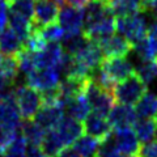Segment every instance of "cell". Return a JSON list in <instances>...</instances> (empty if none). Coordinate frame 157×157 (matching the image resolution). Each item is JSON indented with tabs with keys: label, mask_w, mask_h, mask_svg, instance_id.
<instances>
[{
	"label": "cell",
	"mask_w": 157,
	"mask_h": 157,
	"mask_svg": "<svg viewBox=\"0 0 157 157\" xmlns=\"http://www.w3.org/2000/svg\"><path fill=\"white\" fill-rule=\"evenodd\" d=\"M147 92V85L139 78L136 73H132L124 80L119 81L113 89V96L118 104L135 105Z\"/></svg>",
	"instance_id": "obj_2"
},
{
	"label": "cell",
	"mask_w": 157,
	"mask_h": 157,
	"mask_svg": "<svg viewBox=\"0 0 157 157\" xmlns=\"http://www.w3.org/2000/svg\"><path fill=\"white\" fill-rule=\"evenodd\" d=\"M135 157H136V156H135Z\"/></svg>",
	"instance_id": "obj_48"
},
{
	"label": "cell",
	"mask_w": 157,
	"mask_h": 157,
	"mask_svg": "<svg viewBox=\"0 0 157 157\" xmlns=\"http://www.w3.org/2000/svg\"><path fill=\"white\" fill-rule=\"evenodd\" d=\"M60 72L58 68H36L26 76V84L39 93L58 88L60 82Z\"/></svg>",
	"instance_id": "obj_6"
},
{
	"label": "cell",
	"mask_w": 157,
	"mask_h": 157,
	"mask_svg": "<svg viewBox=\"0 0 157 157\" xmlns=\"http://www.w3.org/2000/svg\"><path fill=\"white\" fill-rule=\"evenodd\" d=\"M107 119H109L111 127L114 128H126V127L134 126V123L137 119L136 111L131 105L124 104H114L111 110L107 114Z\"/></svg>",
	"instance_id": "obj_15"
},
{
	"label": "cell",
	"mask_w": 157,
	"mask_h": 157,
	"mask_svg": "<svg viewBox=\"0 0 157 157\" xmlns=\"http://www.w3.org/2000/svg\"><path fill=\"white\" fill-rule=\"evenodd\" d=\"M148 13L152 14V17L157 18V0H151L147 6V9H145Z\"/></svg>",
	"instance_id": "obj_40"
},
{
	"label": "cell",
	"mask_w": 157,
	"mask_h": 157,
	"mask_svg": "<svg viewBox=\"0 0 157 157\" xmlns=\"http://www.w3.org/2000/svg\"><path fill=\"white\" fill-rule=\"evenodd\" d=\"M156 119H157V117H156Z\"/></svg>",
	"instance_id": "obj_47"
},
{
	"label": "cell",
	"mask_w": 157,
	"mask_h": 157,
	"mask_svg": "<svg viewBox=\"0 0 157 157\" xmlns=\"http://www.w3.org/2000/svg\"><path fill=\"white\" fill-rule=\"evenodd\" d=\"M148 36L157 41V18H155L153 21L149 24V28H148Z\"/></svg>",
	"instance_id": "obj_42"
},
{
	"label": "cell",
	"mask_w": 157,
	"mask_h": 157,
	"mask_svg": "<svg viewBox=\"0 0 157 157\" xmlns=\"http://www.w3.org/2000/svg\"><path fill=\"white\" fill-rule=\"evenodd\" d=\"M98 45H100L102 52H104L105 59L115 58V56H126L134 48V46L123 36H121L119 33L111 34L110 37L98 42Z\"/></svg>",
	"instance_id": "obj_14"
},
{
	"label": "cell",
	"mask_w": 157,
	"mask_h": 157,
	"mask_svg": "<svg viewBox=\"0 0 157 157\" xmlns=\"http://www.w3.org/2000/svg\"><path fill=\"white\" fill-rule=\"evenodd\" d=\"M14 100L18 106L24 119H33L37 111L43 105L41 93L28 84L16 85L14 88Z\"/></svg>",
	"instance_id": "obj_3"
},
{
	"label": "cell",
	"mask_w": 157,
	"mask_h": 157,
	"mask_svg": "<svg viewBox=\"0 0 157 157\" xmlns=\"http://www.w3.org/2000/svg\"><path fill=\"white\" fill-rule=\"evenodd\" d=\"M21 126V113L14 100V93L7 96L0 102V127L8 130H18Z\"/></svg>",
	"instance_id": "obj_12"
},
{
	"label": "cell",
	"mask_w": 157,
	"mask_h": 157,
	"mask_svg": "<svg viewBox=\"0 0 157 157\" xmlns=\"http://www.w3.org/2000/svg\"><path fill=\"white\" fill-rule=\"evenodd\" d=\"M101 71L113 85H117L119 81L124 80L134 73V66L132 63L124 56H115V58H106L101 63Z\"/></svg>",
	"instance_id": "obj_5"
},
{
	"label": "cell",
	"mask_w": 157,
	"mask_h": 157,
	"mask_svg": "<svg viewBox=\"0 0 157 157\" xmlns=\"http://www.w3.org/2000/svg\"><path fill=\"white\" fill-rule=\"evenodd\" d=\"M63 107H64V111L68 114V117H71L78 122H84L85 118L90 113V106L85 97V93L66 101Z\"/></svg>",
	"instance_id": "obj_19"
},
{
	"label": "cell",
	"mask_w": 157,
	"mask_h": 157,
	"mask_svg": "<svg viewBox=\"0 0 157 157\" xmlns=\"http://www.w3.org/2000/svg\"><path fill=\"white\" fill-rule=\"evenodd\" d=\"M64 107H63L59 102L56 104H50L41 106V109L37 111L33 119L42 127L45 131L48 130H55L64 118Z\"/></svg>",
	"instance_id": "obj_8"
},
{
	"label": "cell",
	"mask_w": 157,
	"mask_h": 157,
	"mask_svg": "<svg viewBox=\"0 0 157 157\" xmlns=\"http://www.w3.org/2000/svg\"><path fill=\"white\" fill-rule=\"evenodd\" d=\"M64 50L59 42H46L41 50L34 52L37 68H58Z\"/></svg>",
	"instance_id": "obj_10"
},
{
	"label": "cell",
	"mask_w": 157,
	"mask_h": 157,
	"mask_svg": "<svg viewBox=\"0 0 157 157\" xmlns=\"http://www.w3.org/2000/svg\"><path fill=\"white\" fill-rule=\"evenodd\" d=\"M8 24H9V28H11L18 36V38L22 41V43L26 41V38L30 36L32 32L34 30L33 21H29V20L18 16V14L11 13V12L8 13Z\"/></svg>",
	"instance_id": "obj_26"
},
{
	"label": "cell",
	"mask_w": 157,
	"mask_h": 157,
	"mask_svg": "<svg viewBox=\"0 0 157 157\" xmlns=\"http://www.w3.org/2000/svg\"><path fill=\"white\" fill-rule=\"evenodd\" d=\"M3 98H4V97H3V94H2V93H0V102L3 101Z\"/></svg>",
	"instance_id": "obj_45"
},
{
	"label": "cell",
	"mask_w": 157,
	"mask_h": 157,
	"mask_svg": "<svg viewBox=\"0 0 157 157\" xmlns=\"http://www.w3.org/2000/svg\"><path fill=\"white\" fill-rule=\"evenodd\" d=\"M55 157H81V156L75 151V148H73L72 145H70V147L63 148Z\"/></svg>",
	"instance_id": "obj_39"
},
{
	"label": "cell",
	"mask_w": 157,
	"mask_h": 157,
	"mask_svg": "<svg viewBox=\"0 0 157 157\" xmlns=\"http://www.w3.org/2000/svg\"><path fill=\"white\" fill-rule=\"evenodd\" d=\"M73 56L80 63H82L86 68H89L90 71L100 67L101 63L104 62V59H105L104 52H102L100 45L94 41H90V39H88V42L82 46L81 50L77 54H75Z\"/></svg>",
	"instance_id": "obj_17"
},
{
	"label": "cell",
	"mask_w": 157,
	"mask_h": 157,
	"mask_svg": "<svg viewBox=\"0 0 157 157\" xmlns=\"http://www.w3.org/2000/svg\"><path fill=\"white\" fill-rule=\"evenodd\" d=\"M137 118H156L157 117V94L153 92H145L135 104Z\"/></svg>",
	"instance_id": "obj_24"
},
{
	"label": "cell",
	"mask_w": 157,
	"mask_h": 157,
	"mask_svg": "<svg viewBox=\"0 0 157 157\" xmlns=\"http://www.w3.org/2000/svg\"><path fill=\"white\" fill-rule=\"evenodd\" d=\"M8 22V4L7 0H0V33H2Z\"/></svg>",
	"instance_id": "obj_37"
},
{
	"label": "cell",
	"mask_w": 157,
	"mask_h": 157,
	"mask_svg": "<svg viewBox=\"0 0 157 157\" xmlns=\"http://www.w3.org/2000/svg\"><path fill=\"white\" fill-rule=\"evenodd\" d=\"M155 60H156V63H157V58H156V59H155Z\"/></svg>",
	"instance_id": "obj_46"
},
{
	"label": "cell",
	"mask_w": 157,
	"mask_h": 157,
	"mask_svg": "<svg viewBox=\"0 0 157 157\" xmlns=\"http://www.w3.org/2000/svg\"><path fill=\"white\" fill-rule=\"evenodd\" d=\"M22 48V41L11 28H6L0 33V54L6 56H17Z\"/></svg>",
	"instance_id": "obj_20"
},
{
	"label": "cell",
	"mask_w": 157,
	"mask_h": 157,
	"mask_svg": "<svg viewBox=\"0 0 157 157\" xmlns=\"http://www.w3.org/2000/svg\"><path fill=\"white\" fill-rule=\"evenodd\" d=\"M113 140L117 148L119 149L126 157H135L139 153L140 141L137 139L135 131L131 127L126 128H117L114 132H111Z\"/></svg>",
	"instance_id": "obj_9"
},
{
	"label": "cell",
	"mask_w": 157,
	"mask_h": 157,
	"mask_svg": "<svg viewBox=\"0 0 157 157\" xmlns=\"http://www.w3.org/2000/svg\"><path fill=\"white\" fill-rule=\"evenodd\" d=\"M55 130L66 148V147L72 145L82 135L84 127H82V122H78L71 117H64Z\"/></svg>",
	"instance_id": "obj_18"
},
{
	"label": "cell",
	"mask_w": 157,
	"mask_h": 157,
	"mask_svg": "<svg viewBox=\"0 0 157 157\" xmlns=\"http://www.w3.org/2000/svg\"><path fill=\"white\" fill-rule=\"evenodd\" d=\"M26 148H28V143H26L25 137L21 135V132L18 130L13 141L7 148V151L4 152L3 156L4 157H25Z\"/></svg>",
	"instance_id": "obj_32"
},
{
	"label": "cell",
	"mask_w": 157,
	"mask_h": 157,
	"mask_svg": "<svg viewBox=\"0 0 157 157\" xmlns=\"http://www.w3.org/2000/svg\"><path fill=\"white\" fill-rule=\"evenodd\" d=\"M110 14L113 13L106 3H102L100 0H90L82 8V33L90 30Z\"/></svg>",
	"instance_id": "obj_7"
},
{
	"label": "cell",
	"mask_w": 157,
	"mask_h": 157,
	"mask_svg": "<svg viewBox=\"0 0 157 157\" xmlns=\"http://www.w3.org/2000/svg\"><path fill=\"white\" fill-rule=\"evenodd\" d=\"M100 143H101V140L85 134L78 137L75 143L72 144V147L81 157H97Z\"/></svg>",
	"instance_id": "obj_25"
},
{
	"label": "cell",
	"mask_w": 157,
	"mask_h": 157,
	"mask_svg": "<svg viewBox=\"0 0 157 157\" xmlns=\"http://www.w3.org/2000/svg\"><path fill=\"white\" fill-rule=\"evenodd\" d=\"M54 2H56V3H58V4H59V6H60V7L63 6V3H66L64 0H54Z\"/></svg>",
	"instance_id": "obj_43"
},
{
	"label": "cell",
	"mask_w": 157,
	"mask_h": 157,
	"mask_svg": "<svg viewBox=\"0 0 157 157\" xmlns=\"http://www.w3.org/2000/svg\"><path fill=\"white\" fill-rule=\"evenodd\" d=\"M58 24L64 33H82V9L72 6H62L58 13Z\"/></svg>",
	"instance_id": "obj_13"
},
{
	"label": "cell",
	"mask_w": 157,
	"mask_h": 157,
	"mask_svg": "<svg viewBox=\"0 0 157 157\" xmlns=\"http://www.w3.org/2000/svg\"><path fill=\"white\" fill-rule=\"evenodd\" d=\"M8 12L18 14L24 18L33 21L34 17V0H7Z\"/></svg>",
	"instance_id": "obj_29"
},
{
	"label": "cell",
	"mask_w": 157,
	"mask_h": 157,
	"mask_svg": "<svg viewBox=\"0 0 157 157\" xmlns=\"http://www.w3.org/2000/svg\"><path fill=\"white\" fill-rule=\"evenodd\" d=\"M59 13V4L54 0H37L34 6L33 29L38 30L48 24L55 22Z\"/></svg>",
	"instance_id": "obj_11"
},
{
	"label": "cell",
	"mask_w": 157,
	"mask_h": 157,
	"mask_svg": "<svg viewBox=\"0 0 157 157\" xmlns=\"http://www.w3.org/2000/svg\"><path fill=\"white\" fill-rule=\"evenodd\" d=\"M18 130H8L4 127H0V156L4 155V152L13 141Z\"/></svg>",
	"instance_id": "obj_35"
},
{
	"label": "cell",
	"mask_w": 157,
	"mask_h": 157,
	"mask_svg": "<svg viewBox=\"0 0 157 157\" xmlns=\"http://www.w3.org/2000/svg\"><path fill=\"white\" fill-rule=\"evenodd\" d=\"M84 93H85L88 102H89L90 110L100 115L107 117L109 111L111 110V107L115 104L113 93L102 89L101 86H98L97 84L92 82L90 80H88Z\"/></svg>",
	"instance_id": "obj_4"
},
{
	"label": "cell",
	"mask_w": 157,
	"mask_h": 157,
	"mask_svg": "<svg viewBox=\"0 0 157 157\" xmlns=\"http://www.w3.org/2000/svg\"><path fill=\"white\" fill-rule=\"evenodd\" d=\"M25 157H48V156L41 149V147H37V145H29L28 148H26Z\"/></svg>",
	"instance_id": "obj_38"
},
{
	"label": "cell",
	"mask_w": 157,
	"mask_h": 157,
	"mask_svg": "<svg viewBox=\"0 0 157 157\" xmlns=\"http://www.w3.org/2000/svg\"><path fill=\"white\" fill-rule=\"evenodd\" d=\"M18 130L21 132V135L25 137L26 143L29 145L41 147L46 131L34 119H24V122H21V126H20Z\"/></svg>",
	"instance_id": "obj_22"
},
{
	"label": "cell",
	"mask_w": 157,
	"mask_h": 157,
	"mask_svg": "<svg viewBox=\"0 0 157 157\" xmlns=\"http://www.w3.org/2000/svg\"><path fill=\"white\" fill-rule=\"evenodd\" d=\"M60 42L64 52L70 54V55H75L88 42V38L84 33H66Z\"/></svg>",
	"instance_id": "obj_28"
},
{
	"label": "cell",
	"mask_w": 157,
	"mask_h": 157,
	"mask_svg": "<svg viewBox=\"0 0 157 157\" xmlns=\"http://www.w3.org/2000/svg\"><path fill=\"white\" fill-rule=\"evenodd\" d=\"M136 157H157V139L140 145L139 153Z\"/></svg>",
	"instance_id": "obj_36"
},
{
	"label": "cell",
	"mask_w": 157,
	"mask_h": 157,
	"mask_svg": "<svg viewBox=\"0 0 157 157\" xmlns=\"http://www.w3.org/2000/svg\"><path fill=\"white\" fill-rule=\"evenodd\" d=\"M68 6L76 7V8H84L90 0H64Z\"/></svg>",
	"instance_id": "obj_41"
},
{
	"label": "cell",
	"mask_w": 157,
	"mask_h": 157,
	"mask_svg": "<svg viewBox=\"0 0 157 157\" xmlns=\"http://www.w3.org/2000/svg\"><path fill=\"white\" fill-rule=\"evenodd\" d=\"M82 127L86 135L96 137L98 140L105 139L111 132V124L109 119L97 113H89V115L82 122Z\"/></svg>",
	"instance_id": "obj_16"
},
{
	"label": "cell",
	"mask_w": 157,
	"mask_h": 157,
	"mask_svg": "<svg viewBox=\"0 0 157 157\" xmlns=\"http://www.w3.org/2000/svg\"><path fill=\"white\" fill-rule=\"evenodd\" d=\"M148 28L149 24L147 21L145 11L115 17V30L123 36L132 46L148 36Z\"/></svg>",
	"instance_id": "obj_1"
},
{
	"label": "cell",
	"mask_w": 157,
	"mask_h": 157,
	"mask_svg": "<svg viewBox=\"0 0 157 157\" xmlns=\"http://www.w3.org/2000/svg\"><path fill=\"white\" fill-rule=\"evenodd\" d=\"M63 148H64V145H63V141L60 139V136L58 135L56 130L46 131L43 141L41 144V149L45 152L48 157H55Z\"/></svg>",
	"instance_id": "obj_27"
},
{
	"label": "cell",
	"mask_w": 157,
	"mask_h": 157,
	"mask_svg": "<svg viewBox=\"0 0 157 157\" xmlns=\"http://www.w3.org/2000/svg\"><path fill=\"white\" fill-rule=\"evenodd\" d=\"M135 73L144 84L148 86L157 78V63L156 60H140L135 68Z\"/></svg>",
	"instance_id": "obj_31"
},
{
	"label": "cell",
	"mask_w": 157,
	"mask_h": 157,
	"mask_svg": "<svg viewBox=\"0 0 157 157\" xmlns=\"http://www.w3.org/2000/svg\"><path fill=\"white\" fill-rule=\"evenodd\" d=\"M39 33V36L43 38L45 42H60L63 37H64V30L62 29V26L59 24H48V25L43 26L37 30Z\"/></svg>",
	"instance_id": "obj_33"
},
{
	"label": "cell",
	"mask_w": 157,
	"mask_h": 157,
	"mask_svg": "<svg viewBox=\"0 0 157 157\" xmlns=\"http://www.w3.org/2000/svg\"><path fill=\"white\" fill-rule=\"evenodd\" d=\"M134 48L140 60H155L157 58V41L149 36L136 43Z\"/></svg>",
	"instance_id": "obj_30"
},
{
	"label": "cell",
	"mask_w": 157,
	"mask_h": 157,
	"mask_svg": "<svg viewBox=\"0 0 157 157\" xmlns=\"http://www.w3.org/2000/svg\"><path fill=\"white\" fill-rule=\"evenodd\" d=\"M134 131L140 143H148L157 137L156 118H137L134 123Z\"/></svg>",
	"instance_id": "obj_21"
},
{
	"label": "cell",
	"mask_w": 157,
	"mask_h": 157,
	"mask_svg": "<svg viewBox=\"0 0 157 157\" xmlns=\"http://www.w3.org/2000/svg\"><path fill=\"white\" fill-rule=\"evenodd\" d=\"M97 157H126V156L117 148V145L114 144V140H113L111 132H110L105 139L101 140Z\"/></svg>",
	"instance_id": "obj_34"
},
{
	"label": "cell",
	"mask_w": 157,
	"mask_h": 157,
	"mask_svg": "<svg viewBox=\"0 0 157 157\" xmlns=\"http://www.w3.org/2000/svg\"><path fill=\"white\" fill-rule=\"evenodd\" d=\"M107 6L115 17L145 11L143 0H110Z\"/></svg>",
	"instance_id": "obj_23"
},
{
	"label": "cell",
	"mask_w": 157,
	"mask_h": 157,
	"mask_svg": "<svg viewBox=\"0 0 157 157\" xmlns=\"http://www.w3.org/2000/svg\"><path fill=\"white\" fill-rule=\"evenodd\" d=\"M100 2H102V3H106V4H107V3L110 2V0H100Z\"/></svg>",
	"instance_id": "obj_44"
}]
</instances>
